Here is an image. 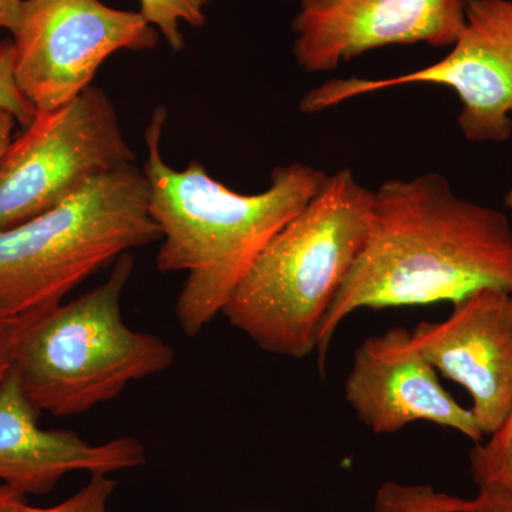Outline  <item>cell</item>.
Here are the masks:
<instances>
[{"label":"cell","instance_id":"cell-1","mask_svg":"<svg viewBox=\"0 0 512 512\" xmlns=\"http://www.w3.org/2000/svg\"><path fill=\"white\" fill-rule=\"evenodd\" d=\"M485 288L512 293L507 215L464 200L437 173L386 181L375 191L366 247L320 328L319 367L359 309L456 303Z\"/></svg>","mask_w":512,"mask_h":512},{"label":"cell","instance_id":"cell-2","mask_svg":"<svg viewBox=\"0 0 512 512\" xmlns=\"http://www.w3.org/2000/svg\"><path fill=\"white\" fill-rule=\"evenodd\" d=\"M167 111L158 107L146 130L144 174L150 214L161 234V274L187 272L175 303L178 325L197 336L224 311L232 293L272 238L305 208L328 174L302 163L279 165L258 194H241L192 161L178 171L161 153Z\"/></svg>","mask_w":512,"mask_h":512},{"label":"cell","instance_id":"cell-3","mask_svg":"<svg viewBox=\"0 0 512 512\" xmlns=\"http://www.w3.org/2000/svg\"><path fill=\"white\" fill-rule=\"evenodd\" d=\"M373 204L375 191L350 168L328 175L256 258L221 315L272 355L316 353L323 320L366 247Z\"/></svg>","mask_w":512,"mask_h":512},{"label":"cell","instance_id":"cell-4","mask_svg":"<svg viewBox=\"0 0 512 512\" xmlns=\"http://www.w3.org/2000/svg\"><path fill=\"white\" fill-rule=\"evenodd\" d=\"M136 164L100 175L52 210L0 229V312L52 309L131 249L160 241Z\"/></svg>","mask_w":512,"mask_h":512},{"label":"cell","instance_id":"cell-5","mask_svg":"<svg viewBox=\"0 0 512 512\" xmlns=\"http://www.w3.org/2000/svg\"><path fill=\"white\" fill-rule=\"evenodd\" d=\"M133 269L130 252L121 255L106 282L60 303L30 329L15 370L37 412H89L116 399L128 384L173 366L170 345L124 322L121 295Z\"/></svg>","mask_w":512,"mask_h":512},{"label":"cell","instance_id":"cell-6","mask_svg":"<svg viewBox=\"0 0 512 512\" xmlns=\"http://www.w3.org/2000/svg\"><path fill=\"white\" fill-rule=\"evenodd\" d=\"M134 161L116 107L100 87L90 86L59 109L37 111L0 156V229L52 210Z\"/></svg>","mask_w":512,"mask_h":512},{"label":"cell","instance_id":"cell-7","mask_svg":"<svg viewBox=\"0 0 512 512\" xmlns=\"http://www.w3.org/2000/svg\"><path fill=\"white\" fill-rule=\"evenodd\" d=\"M12 36L16 83L37 113L66 106L93 86L114 53L154 49L161 35L140 10L101 0H23Z\"/></svg>","mask_w":512,"mask_h":512},{"label":"cell","instance_id":"cell-8","mask_svg":"<svg viewBox=\"0 0 512 512\" xmlns=\"http://www.w3.org/2000/svg\"><path fill=\"white\" fill-rule=\"evenodd\" d=\"M436 84L461 103L458 127L476 143H503L512 134V0H466V25L440 62L387 79H332L302 97L299 109L318 114L394 87Z\"/></svg>","mask_w":512,"mask_h":512},{"label":"cell","instance_id":"cell-9","mask_svg":"<svg viewBox=\"0 0 512 512\" xmlns=\"http://www.w3.org/2000/svg\"><path fill=\"white\" fill-rule=\"evenodd\" d=\"M466 25V0H303L293 56L306 73L332 72L380 47H451Z\"/></svg>","mask_w":512,"mask_h":512},{"label":"cell","instance_id":"cell-10","mask_svg":"<svg viewBox=\"0 0 512 512\" xmlns=\"http://www.w3.org/2000/svg\"><path fill=\"white\" fill-rule=\"evenodd\" d=\"M414 343L430 365L463 386L484 436L512 412V293L485 288L454 303L441 322H421Z\"/></svg>","mask_w":512,"mask_h":512},{"label":"cell","instance_id":"cell-11","mask_svg":"<svg viewBox=\"0 0 512 512\" xmlns=\"http://www.w3.org/2000/svg\"><path fill=\"white\" fill-rule=\"evenodd\" d=\"M345 396L359 420L377 436L429 421L474 443L485 439L471 410L444 389L437 370L404 328L360 343L346 377Z\"/></svg>","mask_w":512,"mask_h":512},{"label":"cell","instance_id":"cell-12","mask_svg":"<svg viewBox=\"0 0 512 512\" xmlns=\"http://www.w3.org/2000/svg\"><path fill=\"white\" fill-rule=\"evenodd\" d=\"M16 370L0 387V481L25 495L49 494L76 471L119 473L147 463L146 448L134 437L90 444L74 431L45 430Z\"/></svg>","mask_w":512,"mask_h":512},{"label":"cell","instance_id":"cell-13","mask_svg":"<svg viewBox=\"0 0 512 512\" xmlns=\"http://www.w3.org/2000/svg\"><path fill=\"white\" fill-rule=\"evenodd\" d=\"M470 471L478 490L497 491L512 498V412L488 440L474 443Z\"/></svg>","mask_w":512,"mask_h":512},{"label":"cell","instance_id":"cell-14","mask_svg":"<svg viewBox=\"0 0 512 512\" xmlns=\"http://www.w3.org/2000/svg\"><path fill=\"white\" fill-rule=\"evenodd\" d=\"M471 500L437 491L431 485L386 481L375 497L376 512H470Z\"/></svg>","mask_w":512,"mask_h":512},{"label":"cell","instance_id":"cell-15","mask_svg":"<svg viewBox=\"0 0 512 512\" xmlns=\"http://www.w3.org/2000/svg\"><path fill=\"white\" fill-rule=\"evenodd\" d=\"M140 13L174 52L184 49L181 25L201 28L207 22L208 0H140Z\"/></svg>","mask_w":512,"mask_h":512},{"label":"cell","instance_id":"cell-16","mask_svg":"<svg viewBox=\"0 0 512 512\" xmlns=\"http://www.w3.org/2000/svg\"><path fill=\"white\" fill-rule=\"evenodd\" d=\"M0 110L12 114L23 128L28 127L36 116L35 107L16 83L13 42L5 39H0Z\"/></svg>","mask_w":512,"mask_h":512},{"label":"cell","instance_id":"cell-17","mask_svg":"<svg viewBox=\"0 0 512 512\" xmlns=\"http://www.w3.org/2000/svg\"><path fill=\"white\" fill-rule=\"evenodd\" d=\"M52 309L16 316L0 312V387L15 370L20 348L30 329Z\"/></svg>","mask_w":512,"mask_h":512},{"label":"cell","instance_id":"cell-18","mask_svg":"<svg viewBox=\"0 0 512 512\" xmlns=\"http://www.w3.org/2000/svg\"><path fill=\"white\" fill-rule=\"evenodd\" d=\"M116 488L117 481L107 474H92L89 483L63 503L43 508L26 504L22 512H107V503Z\"/></svg>","mask_w":512,"mask_h":512},{"label":"cell","instance_id":"cell-19","mask_svg":"<svg viewBox=\"0 0 512 512\" xmlns=\"http://www.w3.org/2000/svg\"><path fill=\"white\" fill-rule=\"evenodd\" d=\"M470 512H512V498L497 491L478 490L477 497L471 500Z\"/></svg>","mask_w":512,"mask_h":512},{"label":"cell","instance_id":"cell-20","mask_svg":"<svg viewBox=\"0 0 512 512\" xmlns=\"http://www.w3.org/2000/svg\"><path fill=\"white\" fill-rule=\"evenodd\" d=\"M26 504L25 494L8 484H0V512H22Z\"/></svg>","mask_w":512,"mask_h":512},{"label":"cell","instance_id":"cell-21","mask_svg":"<svg viewBox=\"0 0 512 512\" xmlns=\"http://www.w3.org/2000/svg\"><path fill=\"white\" fill-rule=\"evenodd\" d=\"M23 0H0V29L15 32Z\"/></svg>","mask_w":512,"mask_h":512},{"label":"cell","instance_id":"cell-22","mask_svg":"<svg viewBox=\"0 0 512 512\" xmlns=\"http://www.w3.org/2000/svg\"><path fill=\"white\" fill-rule=\"evenodd\" d=\"M18 123L15 117L8 111L0 110V156L5 153L6 148L13 140V130L15 124Z\"/></svg>","mask_w":512,"mask_h":512},{"label":"cell","instance_id":"cell-23","mask_svg":"<svg viewBox=\"0 0 512 512\" xmlns=\"http://www.w3.org/2000/svg\"><path fill=\"white\" fill-rule=\"evenodd\" d=\"M299 3L303 2V0H298Z\"/></svg>","mask_w":512,"mask_h":512}]
</instances>
